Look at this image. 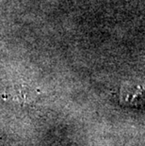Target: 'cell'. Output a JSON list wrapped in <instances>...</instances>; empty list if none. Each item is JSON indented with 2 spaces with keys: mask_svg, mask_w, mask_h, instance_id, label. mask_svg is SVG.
Returning a JSON list of instances; mask_svg holds the SVG:
<instances>
[{
  "mask_svg": "<svg viewBox=\"0 0 145 146\" xmlns=\"http://www.w3.org/2000/svg\"><path fill=\"white\" fill-rule=\"evenodd\" d=\"M121 101L129 106L145 104V80L136 79L123 84L121 90Z\"/></svg>",
  "mask_w": 145,
  "mask_h": 146,
  "instance_id": "obj_1",
  "label": "cell"
}]
</instances>
